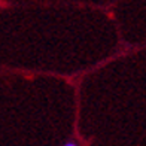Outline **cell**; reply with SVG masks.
<instances>
[{"mask_svg":"<svg viewBox=\"0 0 146 146\" xmlns=\"http://www.w3.org/2000/svg\"><path fill=\"white\" fill-rule=\"evenodd\" d=\"M63 146H78V145H76L75 142H67V143H64Z\"/></svg>","mask_w":146,"mask_h":146,"instance_id":"1","label":"cell"}]
</instances>
